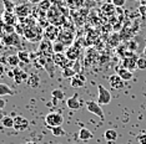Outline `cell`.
Here are the masks:
<instances>
[{"label": "cell", "mask_w": 146, "mask_h": 144, "mask_svg": "<svg viewBox=\"0 0 146 144\" xmlns=\"http://www.w3.org/2000/svg\"><path fill=\"white\" fill-rule=\"evenodd\" d=\"M95 3H102V1H106V0H94Z\"/></svg>", "instance_id": "43"}, {"label": "cell", "mask_w": 146, "mask_h": 144, "mask_svg": "<svg viewBox=\"0 0 146 144\" xmlns=\"http://www.w3.org/2000/svg\"><path fill=\"white\" fill-rule=\"evenodd\" d=\"M79 55H80V47L75 46V45H71V46L68 47L65 51V56L70 61H76L79 58Z\"/></svg>", "instance_id": "14"}, {"label": "cell", "mask_w": 146, "mask_h": 144, "mask_svg": "<svg viewBox=\"0 0 146 144\" xmlns=\"http://www.w3.org/2000/svg\"><path fill=\"white\" fill-rule=\"evenodd\" d=\"M144 54H145V55H146V48H145V51H144Z\"/></svg>", "instance_id": "45"}, {"label": "cell", "mask_w": 146, "mask_h": 144, "mask_svg": "<svg viewBox=\"0 0 146 144\" xmlns=\"http://www.w3.org/2000/svg\"><path fill=\"white\" fill-rule=\"evenodd\" d=\"M52 48H54V54H64V51H66V46L62 45L60 41H56L55 44H52Z\"/></svg>", "instance_id": "29"}, {"label": "cell", "mask_w": 146, "mask_h": 144, "mask_svg": "<svg viewBox=\"0 0 146 144\" xmlns=\"http://www.w3.org/2000/svg\"><path fill=\"white\" fill-rule=\"evenodd\" d=\"M64 123V117L58 112H50L45 116V124L49 128H55V127H61Z\"/></svg>", "instance_id": "2"}, {"label": "cell", "mask_w": 146, "mask_h": 144, "mask_svg": "<svg viewBox=\"0 0 146 144\" xmlns=\"http://www.w3.org/2000/svg\"><path fill=\"white\" fill-rule=\"evenodd\" d=\"M52 61H54L55 66L61 67L62 70L68 67H71L74 65L75 61H70L68 57L65 56V54H54V57H52Z\"/></svg>", "instance_id": "4"}, {"label": "cell", "mask_w": 146, "mask_h": 144, "mask_svg": "<svg viewBox=\"0 0 146 144\" xmlns=\"http://www.w3.org/2000/svg\"><path fill=\"white\" fill-rule=\"evenodd\" d=\"M29 126H30V123L25 117L16 116L14 118V129L18 130V132H24V130L29 128Z\"/></svg>", "instance_id": "10"}, {"label": "cell", "mask_w": 146, "mask_h": 144, "mask_svg": "<svg viewBox=\"0 0 146 144\" xmlns=\"http://www.w3.org/2000/svg\"><path fill=\"white\" fill-rule=\"evenodd\" d=\"M82 1L84 0H66V5L71 10H79L82 6Z\"/></svg>", "instance_id": "22"}, {"label": "cell", "mask_w": 146, "mask_h": 144, "mask_svg": "<svg viewBox=\"0 0 146 144\" xmlns=\"http://www.w3.org/2000/svg\"><path fill=\"white\" fill-rule=\"evenodd\" d=\"M135 1H136V0H135Z\"/></svg>", "instance_id": "46"}, {"label": "cell", "mask_w": 146, "mask_h": 144, "mask_svg": "<svg viewBox=\"0 0 146 144\" xmlns=\"http://www.w3.org/2000/svg\"><path fill=\"white\" fill-rule=\"evenodd\" d=\"M58 41H60L62 45H65L66 48L70 47L74 44V31L72 30H61L60 35H59Z\"/></svg>", "instance_id": "5"}, {"label": "cell", "mask_w": 146, "mask_h": 144, "mask_svg": "<svg viewBox=\"0 0 146 144\" xmlns=\"http://www.w3.org/2000/svg\"><path fill=\"white\" fill-rule=\"evenodd\" d=\"M116 75H119L124 81H130L132 78V72L126 70L124 67H117L116 68Z\"/></svg>", "instance_id": "20"}, {"label": "cell", "mask_w": 146, "mask_h": 144, "mask_svg": "<svg viewBox=\"0 0 146 144\" xmlns=\"http://www.w3.org/2000/svg\"><path fill=\"white\" fill-rule=\"evenodd\" d=\"M25 144H39V143H36V142H33V140H31V142H26Z\"/></svg>", "instance_id": "41"}, {"label": "cell", "mask_w": 146, "mask_h": 144, "mask_svg": "<svg viewBox=\"0 0 146 144\" xmlns=\"http://www.w3.org/2000/svg\"><path fill=\"white\" fill-rule=\"evenodd\" d=\"M137 58L139 57L136 56L134 52H129V54L124 57V60H122V67L132 72L135 68H137V66H136V61H137Z\"/></svg>", "instance_id": "6"}, {"label": "cell", "mask_w": 146, "mask_h": 144, "mask_svg": "<svg viewBox=\"0 0 146 144\" xmlns=\"http://www.w3.org/2000/svg\"><path fill=\"white\" fill-rule=\"evenodd\" d=\"M39 84H40V76H39L38 73H35V72H33V73L29 75L28 86L31 87V88H38Z\"/></svg>", "instance_id": "19"}, {"label": "cell", "mask_w": 146, "mask_h": 144, "mask_svg": "<svg viewBox=\"0 0 146 144\" xmlns=\"http://www.w3.org/2000/svg\"><path fill=\"white\" fill-rule=\"evenodd\" d=\"M111 102V93L102 84H98V103L100 106H106Z\"/></svg>", "instance_id": "3"}, {"label": "cell", "mask_w": 146, "mask_h": 144, "mask_svg": "<svg viewBox=\"0 0 146 144\" xmlns=\"http://www.w3.org/2000/svg\"><path fill=\"white\" fill-rule=\"evenodd\" d=\"M1 124L5 128H14V118L10 116H6L1 119Z\"/></svg>", "instance_id": "28"}, {"label": "cell", "mask_w": 146, "mask_h": 144, "mask_svg": "<svg viewBox=\"0 0 146 144\" xmlns=\"http://www.w3.org/2000/svg\"><path fill=\"white\" fill-rule=\"evenodd\" d=\"M86 108H88L89 112L92 113V114H95V116H98L101 120L105 119L104 111L101 109L100 104H99L98 102H95V101H88V102H86Z\"/></svg>", "instance_id": "7"}, {"label": "cell", "mask_w": 146, "mask_h": 144, "mask_svg": "<svg viewBox=\"0 0 146 144\" xmlns=\"http://www.w3.org/2000/svg\"><path fill=\"white\" fill-rule=\"evenodd\" d=\"M136 66L139 70H146V57H139L136 61Z\"/></svg>", "instance_id": "34"}, {"label": "cell", "mask_w": 146, "mask_h": 144, "mask_svg": "<svg viewBox=\"0 0 146 144\" xmlns=\"http://www.w3.org/2000/svg\"><path fill=\"white\" fill-rule=\"evenodd\" d=\"M104 137L108 142H115L117 139V132L115 129H106L104 133Z\"/></svg>", "instance_id": "23"}, {"label": "cell", "mask_w": 146, "mask_h": 144, "mask_svg": "<svg viewBox=\"0 0 146 144\" xmlns=\"http://www.w3.org/2000/svg\"><path fill=\"white\" fill-rule=\"evenodd\" d=\"M60 32L61 30H59V27H56L54 25H49L44 30V39L49 41H58Z\"/></svg>", "instance_id": "8"}, {"label": "cell", "mask_w": 146, "mask_h": 144, "mask_svg": "<svg viewBox=\"0 0 146 144\" xmlns=\"http://www.w3.org/2000/svg\"><path fill=\"white\" fill-rule=\"evenodd\" d=\"M52 6V3H50L49 0H42V1L39 4V9H41V11H49V9H50Z\"/></svg>", "instance_id": "32"}, {"label": "cell", "mask_w": 146, "mask_h": 144, "mask_svg": "<svg viewBox=\"0 0 146 144\" xmlns=\"http://www.w3.org/2000/svg\"><path fill=\"white\" fill-rule=\"evenodd\" d=\"M51 96L54 98V103H56V101L64 99L65 93H64V91H61V90H54V91H51Z\"/></svg>", "instance_id": "27"}, {"label": "cell", "mask_w": 146, "mask_h": 144, "mask_svg": "<svg viewBox=\"0 0 146 144\" xmlns=\"http://www.w3.org/2000/svg\"><path fill=\"white\" fill-rule=\"evenodd\" d=\"M24 37L28 40L29 42H41L44 40V31L39 25L33 26V27L25 29L24 31Z\"/></svg>", "instance_id": "1"}, {"label": "cell", "mask_w": 146, "mask_h": 144, "mask_svg": "<svg viewBox=\"0 0 146 144\" xmlns=\"http://www.w3.org/2000/svg\"><path fill=\"white\" fill-rule=\"evenodd\" d=\"M15 15L19 18V20H23V19L28 18L31 12V8L29 6V4H19L15 6Z\"/></svg>", "instance_id": "9"}, {"label": "cell", "mask_w": 146, "mask_h": 144, "mask_svg": "<svg viewBox=\"0 0 146 144\" xmlns=\"http://www.w3.org/2000/svg\"><path fill=\"white\" fill-rule=\"evenodd\" d=\"M85 83H86V77L82 73H78L75 77L71 78V82H70L72 88H81L85 86Z\"/></svg>", "instance_id": "16"}, {"label": "cell", "mask_w": 146, "mask_h": 144, "mask_svg": "<svg viewBox=\"0 0 146 144\" xmlns=\"http://www.w3.org/2000/svg\"><path fill=\"white\" fill-rule=\"evenodd\" d=\"M4 71H5V68H4V65L0 62V78L3 77V75H4Z\"/></svg>", "instance_id": "39"}, {"label": "cell", "mask_w": 146, "mask_h": 144, "mask_svg": "<svg viewBox=\"0 0 146 144\" xmlns=\"http://www.w3.org/2000/svg\"><path fill=\"white\" fill-rule=\"evenodd\" d=\"M66 107L69 108V109H79V108L81 107V102L79 101V94L75 93L72 97H69L68 99H66Z\"/></svg>", "instance_id": "17"}, {"label": "cell", "mask_w": 146, "mask_h": 144, "mask_svg": "<svg viewBox=\"0 0 146 144\" xmlns=\"http://www.w3.org/2000/svg\"><path fill=\"white\" fill-rule=\"evenodd\" d=\"M109 82H110L111 88H114V90H122V88L125 87V81L116 73L111 75V76L109 77Z\"/></svg>", "instance_id": "12"}, {"label": "cell", "mask_w": 146, "mask_h": 144, "mask_svg": "<svg viewBox=\"0 0 146 144\" xmlns=\"http://www.w3.org/2000/svg\"><path fill=\"white\" fill-rule=\"evenodd\" d=\"M13 75H14V81L18 84H20L23 83L24 81H28V77H29V75L26 73V72L24 70H21V68H19V67H15L14 70H13Z\"/></svg>", "instance_id": "13"}, {"label": "cell", "mask_w": 146, "mask_h": 144, "mask_svg": "<svg viewBox=\"0 0 146 144\" xmlns=\"http://www.w3.org/2000/svg\"><path fill=\"white\" fill-rule=\"evenodd\" d=\"M28 3H30V4H40L42 0H26Z\"/></svg>", "instance_id": "40"}, {"label": "cell", "mask_w": 146, "mask_h": 144, "mask_svg": "<svg viewBox=\"0 0 146 144\" xmlns=\"http://www.w3.org/2000/svg\"><path fill=\"white\" fill-rule=\"evenodd\" d=\"M3 5H4L5 11H9V12H14L15 6H16L11 0H3Z\"/></svg>", "instance_id": "31"}, {"label": "cell", "mask_w": 146, "mask_h": 144, "mask_svg": "<svg viewBox=\"0 0 146 144\" xmlns=\"http://www.w3.org/2000/svg\"><path fill=\"white\" fill-rule=\"evenodd\" d=\"M13 94H14V91H13L8 84L0 83V97H3V96H13Z\"/></svg>", "instance_id": "24"}, {"label": "cell", "mask_w": 146, "mask_h": 144, "mask_svg": "<svg viewBox=\"0 0 146 144\" xmlns=\"http://www.w3.org/2000/svg\"><path fill=\"white\" fill-rule=\"evenodd\" d=\"M51 133L52 135L55 137H64L65 135V130L62 127H55V128H51Z\"/></svg>", "instance_id": "33"}, {"label": "cell", "mask_w": 146, "mask_h": 144, "mask_svg": "<svg viewBox=\"0 0 146 144\" xmlns=\"http://www.w3.org/2000/svg\"><path fill=\"white\" fill-rule=\"evenodd\" d=\"M94 138V134H92L89 129L86 128H81L80 132H79V139L80 140H90Z\"/></svg>", "instance_id": "21"}, {"label": "cell", "mask_w": 146, "mask_h": 144, "mask_svg": "<svg viewBox=\"0 0 146 144\" xmlns=\"http://www.w3.org/2000/svg\"><path fill=\"white\" fill-rule=\"evenodd\" d=\"M112 4H114L116 8H122L126 4V0H112Z\"/></svg>", "instance_id": "36"}, {"label": "cell", "mask_w": 146, "mask_h": 144, "mask_svg": "<svg viewBox=\"0 0 146 144\" xmlns=\"http://www.w3.org/2000/svg\"><path fill=\"white\" fill-rule=\"evenodd\" d=\"M19 58H20V61L25 62V63H30L31 62V58H30V54H29V51H20L18 54Z\"/></svg>", "instance_id": "30"}, {"label": "cell", "mask_w": 146, "mask_h": 144, "mask_svg": "<svg viewBox=\"0 0 146 144\" xmlns=\"http://www.w3.org/2000/svg\"><path fill=\"white\" fill-rule=\"evenodd\" d=\"M18 19L19 18L15 15V12L4 11V15H3V22H5L6 25L16 26V25H18Z\"/></svg>", "instance_id": "15"}, {"label": "cell", "mask_w": 146, "mask_h": 144, "mask_svg": "<svg viewBox=\"0 0 146 144\" xmlns=\"http://www.w3.org/2000/svg\"><path fill=\"white\" fill-rule=\"evenodd\" d=\"M136 140H137L139 144H146V133H141L136 137Z\"/></svg>", "instance_id": "35"}, {"label": "cell", "mask_w": 146, "mask_h": 144, "mask_svg": "<svg viewBox=\"0 0 146 144\" xmlns=\"http://www.w3.org/2000/svg\"><path fill=\"white\" fill-rule=\"evenodd\" d=\"M137 11H140V14L142 16H146V5H140V6H139V10Z\"/></svg>", "instance_id": "37"}, {"label": "cell", "mask_w": 146, "mask_h": 144, "mask_svg": "<svg viewBox=\"0 0 146 144\" xmlns=\"http://www.w3.org/2000/svg\"><path fill=\"white\" fill-rule=\"evenodd\" d=\"M76 75H78V72H76L72 67L64 68V70L61 71V76L64 78H72V77H75Z\"/></svg>", "instance_id": "26"}, {"label": "cell", "mask_w": 146, "mask_h": 144, "mask_svg": "<svg viewBox=\"0 0 146 144\" xmlns=\"http://www.w3.org/2000/svg\"><path fill=\"white\" fill-rule=\"evenodd\" d=\"M19 62H20V58H19L18 55H10V56L6 57V63L11 67H18Z\"/></svg>", "instance_id": "25"}, {"label": "cell", "mask_w": 146, "mask_h": 144, "mask_svg": "<svg viewBox=\"0 0 146 144\" xmlns=\"http://www.w3.org/2000/svg\"><path fill=\"white\" fill-rule=\"evenodd\" d=\"M106 3H112V0H106Z\"/></svg>", "instance_id": "44"}, {"label": "cell", "mask_w": 146, "mask_h": 144, "mask_svg": "<svg viewBox=\"0 0 146 144\" xmlns=\"http://www.w3.org/2000/svg\"><path fill=\"white\" fill-rule=\"evenodd\" d=\"M5 104H6V101H5V99H3V98L0 97V111H1L3 108L5 107Z\"/></svg>", "instance_id": "38"}, {"label": "cell", "mask_w": 146, "mask_h": 144, "mask_svg": "<svg viewBox=\"0 0 146 144\" xmlns=\"http://www.w3.org/2000/svg\"><path fill=\"white\" fill-rule=\"evenodd\" d=\"M100 11L102 12V14H105L106 16L111 18V16H114L116 14V6L112 4V3H105V4L101 5Z\"/></svg>", "instance_id": "18"}, {"label": "cell", "mask_w": 146, "mask_h": 144, "mask_svg": "<svg viewBox=\"0 0 146 144\" xmlns=\"http://www.w3.org/2000/svg\"><path fill=\"white\" fill-rule=\"evenodd\" d=\"M1 41L4 42V45H6V46H19L20 45V39H19V35L16 32H13V34L4 36L1 39Z\"/></svg>", "instance_id": "11"}, {"label": "cell", "mask_w": 146, "mask_h": 144, "mask_svg": "<svg viewBox=\"0 0 146 144\" xmlns=\"http://www.w3.org/2000/svg\"><path fill=\"white\" fill-rule=\"evenodd\" d=\"M140 3L141 5H146V0H140Z\"/></svg>", "instance_id": "42"}]
</instances>
